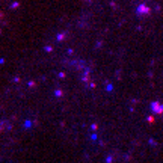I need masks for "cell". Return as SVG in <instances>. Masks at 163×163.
I'll list each match as a JSON object with an SVG mask.
<instances>
[{
  "label": "cell",
  "instance_id": "7a4b0ae2",
  "mask_svg": "<svg viewBox=\"0 0 163 163\" xmlns=\"http://www.w3.org/2000/svg\"><path fill=\"white\" fill-rule=\"evenodd\" d=\"M153 109H154V112H160V104H153Z\"/></svg>",
  "mask_w": 163,
  "mask_h": 163
},
{
  "label": "cell",
  "instance_id": "6da1fadb",
  "mask_svg": "<svg viewBox=\"0 0 163 163\" xmlns=\"http://www.w3.org/2000/svg\"><path fill=\"white\" fill-rule=\"evenodd\" d=\"M144 12H148V8H146L145 5H140L138 8V14H144Z\"/></svg>",
  "mask_w": 163,
  "mask_h": 163
}]
</instances>
